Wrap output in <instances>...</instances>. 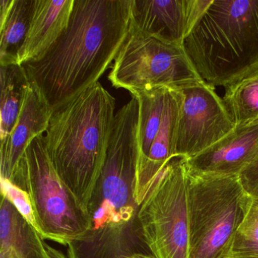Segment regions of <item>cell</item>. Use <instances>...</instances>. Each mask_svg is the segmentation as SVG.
I'll return each instance as SVG.
<instances>
[{
    "label": "cell",
    "mask_w": 258,
    "mask_h": 258,
    "mask_svg": "<svg viewBox=\"0 0 258 258\" xmlns=\"http://www.w3.org/2000/svg\"><path fill=\"white\" fill-rule=\"evenodd\" d=\"M182 93L178 89H169L166 95L162 121L144 164L137 170L135 198L141 205L158 173L169 160L176 155V133Z\"/></svg>",
    "instance_id": "13"
},
{
    "label": "cell",
    "mask_w": 258,
    "mask_h": 258,
    "mask_svg": "<svg viewBox=\"0 0 258 258\" xmlns=\"http://www.w3.org/2000/svg\"><path fill=\"white\" fill-rule=\"evenodd\" d=\"M258 155V119L235 125L211 147L187 158L188 171L196 174L238 176Z\"/></svg>",
    "instance_id": "11"
},
{
    "label": "cell",
    "mask_w": 258,
    "mask_h": 258,
    "mask_svg": "<svg viewBox=\"0 0 258 258\" xmlns=\"http://www.w3.org/2000/svg\"><path fill=\"white\" fill-rule=\"evenodd\" d=\"M222 99L235 125L258 119V70L225 87Z\"/></svg>",
    "instance_id": "19"
},
{
    "label": "cell",
    "mask_w": 258,
    "mask_h": 258,
    "mask_svg": "<svg viewBox=\"0 0 258 258\" xmlns=\"http://www.w3.org/2000/svg\"><path fill=\"white\" fill-rule=\"evenodd\" d=\"M168 90L165 87H158L131 92L133 98H135L138 102L137 170L146 161L152 143L159 131L164 114L166 95Z\"/></svg>",
    "instance_id": "17"
},
{
    "label": "cell",
    "mask_w": 258,
    "mask_h": 258,
    "mask_svg": "<svg viewBox=\"0 0 258 258\" xmlns=\"http://www.w3.org/2000/svg\"><path fill=\"white\" fill-rule=\"evenodd\" d=\"M130 10L131 0H75L58 40L22 64L53 111L99 82L127 37Z\"/></svg>",
    "instance_id": "1"
},
{
    "label": "cell",
    "mask_w": 258,
    "mask_h": 258,
    "mask_svg": "<svg viewBox=\"0 0 258 258\" xmlns=\"http://www.w3.org/2000/svg\"><path fill=\"white\" fill-rule=\"evenodd\" d=\"M251 196L254 200L258 201V188H256V191L252 194Z\"/></svg>",
    "instance_id": "25"
},
{
    "label": "cell",
    "mask_w": 258,
    "mask_h": 258,
    "mask_svg": "<svg viewBox=\"0 0 258 258\" xmlns=\"http://www.w3.org/2000/svg\"><path fill=\"white\" fill-rule=\"evenodd\" d=\"M1 195L14 205L22 217L39 233L34 208L28 193L8 179H1Z\"/></svg>",
    "instance_id": "21"
},
{
    "label": "cell",
    "mask_w": 258,
    "mask_h": 258,
    "mask_svg": "<svg viewBox=\"0 0 258 258\" xmlns=\"http://www.w3.org/2000/svg\"><path fill=\"white\" fill-rule=\"evenodd\" d=\"M13 0H0V22H4L11 8Z\"/></svg>",
    "instance_id": "23"
},
{
    "label": "cell",
    "mask_w": 258,
    "mask_h": 258,
    "mask_svg": "<svg viewBox=\"0 0 258 258\" xmlns=\"http://www.w3.org/2000/svg\"><path fill=\"white\" fill-rule=\"evenodd\" d=\"M113 87L135 90L179 89L202 81L182 45L170 44L130 27L108 75Z\"/></svg>",
    "instance_id": "8"
},
{
    "label": "cell",
    "mask_w": 258,
    "mask_h": 258,
    "mask_svg": "<svg viewBox=\"0 0 258 258\" xmlns=\"http://www.w3.org/2000/svg\"><path fill=\"white\" fill-rule=\"evenodd\" d=\"M209 0H131L130 27L164 43L182 45Z\"/></svg>",
    "instance_id": "10"
},
{
    "label": "cell",
    "mask_w": 258,
    "mask_h": 258,
    "mask_svg": "<svg viewBox=\"0 0 258 258\" xmlns=\"http://www.w3.org/2000/svg\"><path fill=\"white\" fill-rule=\"evenodd\" d=\"M35 0H13L4 22H0V66L19 64L31 24Z\"/></svg>",
    "instance_id": "18"
},
{
    "label": "cell",
    "mask_w": 258,
    "mask_h": 258,
    "mask_svg": "<svg viewBox=\"0 0 258 258\" xmlns=\"http://www.w3.org/2000/svg\"><path fill=\"white\" fill-rule=\"evenodd\" d=\"M10 181L29 196L39 234L44 239L67 247L88 232L90 216L57 173L44 134L28 145Z\"/></svg>",
    "instance_id": "6"
},
{
    "label": "cell",
    "mask_w": 258,
    "mask_h": 258,
    "mask_svg": "<svg viewBox=\"0 0 258 258\" xmlns=\"http://www.w3.org/2000/svg\"><path fill=\"white\" fill-rule=\"evenodd\" d=\"M0 239L10 243L19 258H67L62 251L49 245L4 196L0 208Z\"/></svg>",
    "instance_id": "15"
},
{
    "label": "cell",
    "mask_w": 258,
    "mask_h": 258,
    "mask_svg": "<svg viewBox=\"0 0 258 258\" xmlns=\"http://www.w3.org/2000/svg\"><path fill=\"white\" fill-rule=\"evenodd\" d=\"M125 258H155L152 254H148V253H134L131 256H126Z\"/></svg>",
    "instance_id": "24"
},
{
    "label": "cell",
    "mask_w": 258,
    "mask_h": 258,
    "mask_svg": "<svg viewBox=\"0 0 258 258\" xmlns=\"http://www.w3.org/2000/svg\"><path fill=\"white\" fill-rule=\"evenodd\" d=\"M155 258H189L187 158L174 156L161 170L138 214Z\"/></svg>",
    "instance_id": "7"
},
{
    "label": "cell",
    "mask_w": 258,
    "mask_h": 258,
    "mask_svg": "<svg viewBox=\"0 0 258 258\" xmlns=\"http://www.w3.org/2000/svg\"><path fill=\"white\" fill-rule=\"evenodd\" d=\"M115 105L114 98L96 83L54 110L44 134L57 173L87 214L106 157Z\"/></svg>",
    "instance_id": "3"
},
{
    "label": "cell",
    "mask_w": 258,
    "mask_h": 258,
    "mask_svg": "<svg viewBox=\"0 0 258 258\" xmlns=\"http://www.w3.org/2000/svg\"><path fill=\"white\" fill-rule=\"evenodd\" d=\"M202 81L226 87L258 70V0H209L182 43Z\"/></svg>",
    "instance_id": "4"
},
{
    "label": "cell",
    "mask_w": 258,
    "mask_h": 258,
    "mask_svg": "<svg viewBox=\"0 0 258 258\" xmlns=\"http://www.w3.org/2000/svg\"><path fill=\"white\" fill-rule=\"evenodd\" d=\"M0 140L5 141L13 132L22 112L29 78L25 68L19 64L0 66Z\"/></svg>",
    "instance_id": "16"
},
{
    "label": "cell",
    "mask_w": 258,
    "mask_h": 258,
    "mask_svg": "<svg viewBox=\"0 0 258 258\" xmlns=\"http://www.w3.org/2000/svg\"><path fill=\"white\" fill-rule=\"evenodd\" d=\"M230 258H258V201L253 199L235 235Z\"/></svg>",
    "instance_id": "20"
},
{
    "label": "cell",
    "mask_w": 258,
    "mask_h": 258,
    "mask_svg": "<svg viewBox=\"0 0 258 258\" xmlns=\"http://www.w3.org/2000/svg\"><path fill=\"white\" fill-rule=\"evenodd\" d=\"M239 179L246 191L252 196L258 188V155L254 161L241 172Z\"/></svg>",
    "instance_id": "22"
},
{
    "label": "cell",
    "mask_w": 258,
    "mask_h": 258,
    "mask_svg": "<svg viewBox=\"0 0 258 258\" xmlns=\"http://www.w3.org/2000/svg\"><path fill=\"white\" fill-rule=\"evenodd\" d=\"M75 0H35L29 30L19 53V64L44 53L69 25Z\"/></svg>",
    "instance_id": "14"
},
{
    "label": "cell",
    "mask_w": 258,
    "mask_h": 258,
    "mask_svg": "<svg viewBox=\"0 0 258 258\" xmlns=\"http://www.w3.org/2000/svg\"><path fill=\"white\" fill-rule=\"evenodd\" d=\"M138 102L116 113L100 176L89 203L90 229L67 246V258H125L149 251L135 198L138 163Z\"/></svg>",
    "instance_id": "2"
},
{
    "label": "cell",
    "mask_w": 258,
    "mask_h": 258,
    "mask_svg": "<svg viewBox=\"0 0 258 258\" xmlns=\"http://www.w3.org/2000/svg\"><path fill=\"white\" fill-rule=\"evenodd\" d=\"M182 93L176 155L191 158L211 147L235 126L215 88L203 81L178 89Z\"/></svg>",
    "instance_id": "9"
},
{
    "label": "cell",
    "mask_w": 258,
    "mask_h": 258,
    "mask_svg": "<svg viewBox=\"0 0 258 258\" xmlns=\"http://www.w3.org/2000/svg\"><path fill=\"white\" fill-rule=\"evenodd\" d=\"M52 112L53 110L48 105L38 89L30 82L17 123L10 137L1 143V179L10 180L16 164L28 145L36 137L46 133Z\"/></svg>",
    "instance_id": "12"
},
{
    "label": "cell",
    "mask_w": 258,
    "mask_h": 258,
    "mask_svg": "<svg viewBox=\"0 0 258 258\" xmlns=\"http://www.w3.org/2000/svg\"><path fill=\"white\" fill-rule=\"evenodd\" d=\"M252 202L238 176L188 171L189 258H230Z\"/></svg>",
    "instance_id": "5"
}]
</instances>
